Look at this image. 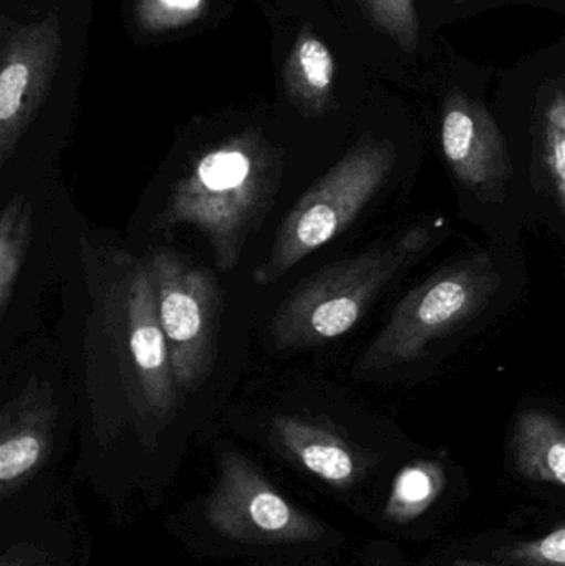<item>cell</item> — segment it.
Wrapping results in <instances>:
<instances>
[{"label":"cell","mask_w":565,"mask_h":566,"mask_svg":"<svg viewBox=\"0 0 565 566\" xmlns=\"http://www.w3.org/2000/svg\"><path fill=\"white\" fill-rule=\"evenodd\" d=\"M80 264L88 312L86 396L102 441L129 428L155 448L178 415L179 391L156 313L146 259L82 235Z\"/></svg>","instance_id":"cell-1"},{"label":"cell","mask_w":565,"mask_h":566,"mask_svg":"<svg viewBox=\"0 0 565 566\" xmlns=\"http://www.w3.org/2000/svg\"><path fill=\"white\" fill-rule=\"evenodd\" d=\"M282 169L281 149L261 132L232 136L202 153L176 182L155 229L192 226L208 239L216 268L231 272L274 206Z\"/></svg>","instance_id":"cell-2"},{"label":"cell","mask_w":565,"mask_h":566,"mask_svg":"<svg viewBox=\"0 0 565 566\" xmlns=\"http://www.w3.org/2000/svg\"><path fill=\"white\" fill-rule=\"evenodd\" d=\"M431 231L427 226H415L305 279L272 316L275 349L301 352L350 332L381 290L430 248Z\"/></svg>","instance_id":"cell-3"},{"label":"cell","mask_w":565,"mask_h":566,"mask_svg":"<svg viewBox=\"0 0 565 566\" xmlns=\"http://www.w3.org/2000/svg\"><path fill=\"white\" fill-rule=\"evenodd\" d=\"M397 163L391 139L365 136L299 198L278 229L271 252L252 272L261 286L274 285L308 255L347 231L387 182Z\"/></svg>","instance_id":"cell-4"},{"label":"cell","mask_w":565,"mask_h":566,"mask_svg":"<svg viewBox=\"0 0 565 566\" xmlns=\"http://www.w3.org/2000/svg\"><path fill=\"white\" fill-rule=\"evenodd\" d=\"M501 282L500 271L486 254L471 255L441 269L397 303L355 369L384 371L423 358L435 342L483 312Z\"/></svg>","instance_id":"cell-5"},{"label":"cell","mask_w":565,"mask_h":566,"mask_svg":"<svg viewBox=\"0 0 565 566\" xmlns=\"http://www.w3.org/2000/svg\"><path fill=\"white\" fill-rule=\"evenodd\" d=\"M146 264L176 388L191 395L205 385L218 358L221 290L208 269L178 252H153Z\"/></svg>","instance_id":"cell-6"},{"label":"cell","mask_w":565,"mask_h":566,"mask_svg":"<svg viewBox=\"0 0 565 566\" xmlns=\"http://www.w3.org/2000/svg\"><path fill=\"white\" fill-rule=\"evenodd\" d=\"M205 517L219 535L239 544H307L327 534L318 518L292 504L251 459L236 451L222 452L219 459Z\"/></svg>","instance_id":"cell-7"},{"label":"cell","mask_w":565,"mask_h":566,"mask_svg":"<svg viewBox=\"0 0 565 566\" xmlns=\"http://www.w3.org/2000/svg\"><path fill=\"white\" fill-rule=\"evenodd\" d=\"M62 56V25L55 12L22 23L0 17V168L15 156L42 109Z\"/></svg>","instance_id":"cell-8"},{"label":"cell","mask_w":565,"mask_h":566,"mask_svg":"<svg viewBox=\"0 0 565 566\" xmlns=\"http://www.w3.org/2000/svg\"><path fill=\"white\" fill-rule=\"evenodd\" d=\"M440 143L454 178L483 198L500 199L510 179L511 159L503 132L490 109L460 88L441 106Z\"/></svg>","instance_id":"cell-9"},{"label":"cell","mask_w":565,"mask_h":566,"mask_svg":"<svg viewBox=\"0 0 565 566\" xmlns=\"http://www.w3.org/2000/svg\"><path fill=\"white\" fill-rule=\"evenodd\" d=\"M59 409L52 389L30 381L0 412V499L20 491L49 459Z\"/></svg>","instance_id":"cell-10"},{"label":"cell","mask_w":565,"mask_h":566,"mask_svg":"<svg viewBox=\"0 0 565 566\" xmlns=\"http://www.w3.org/2000/svg\"><path fill=\"white\" fill-rule=\"evenodd\" d=\"M275 448L305 471L337 489H348L364 478V455L328 422L301 416H275L271 422Z\"/></svg>","instance_id":"cell-11"},{"label":"cell","mask_w":565,"mask_h":566,"mask_svg":"<svg viewBox=\"0 0 565 566\" xmlns=\"http://www.w3.org/2000/svg\"><path fill=\"white\" fill-rule=\"evenodd\" d=\"M289 103L304 118H321L335 108V60L311 23L295 36L282 69Z\"/></svg>","instance_id":"cell-12"},{"label":"cell","mask_w":565,"mask_h":566,"mask_svg":"<svg viewBox=\"0 0 565 566\" xmlns=\"http://www.w3.org/2000/svg\"><path fill=\"white\" fill-rule=\"evenodd\" d=\"M511 452L521 478L565 489V424L556 416L541 409L520 412Z\"/></svg>","instance_id":"cell-13"},{"label":"cell","mask_w":565,"mask_h":566,"mask_svg":"<svg viewBox=\"0 0 565 566\" xmlns=\"http://www.w3.org/2000/svg\"><path fill=\"white\" fill-rule=\"evenodd\" d=\"M444 485L447 472L438 462L414 461L405 465L391 485L384 517L391 524H411L437 502Z\"/></svg>","instance_id":"cell-14"},{"label":"cell","mask_w":565,"mask_h":566,"mask_svg":"<svg viewBox=\"0 0 565 566\" xmlns=\"http://www.w3.org/2000/svg\"><path fill=\"white\" fill-rule=\"evenodd\" d=\"M33 232L32 202L15 196L0 212V316H6Z\"/></svg>","instance_id":"cell-15"},{"label":"cell","mask_w":565,"mask_h":566,"mask_svg":"<svg viewBox=\"0 0 565 566\" xmlns=\"http://www.w3.org/2000/svg\"><path fill=\"white\" fill-rule=\"evenodd\" d=\"M541 158L565 218V88L544 93L536 116Z\"/></svg>","instance_id":"cell-16"},{"label":"cell","mask_w":565,"mask_h":566,"mask_svg":"<svg viewBox=\"0 0 565 566\" xmlns=\"http://www.w3.org/2000/svg\"><path fill=\"white\" fill-rule=\"evenodd\" d=\"M374 29L384 33L401 52H417L421 23L415 0H357Z\"/></svg>","instance_id":"cell-17"},{"label":"cell","mask_w":565,"mask_h":566,"mask_svg":"<svg viewBox=\"0 0 565 566\" xmlns=\"http://www.w3.org/2000/svg\"><path fill=\"white\" fill-rule=\"evenodd\" d=\"M211 0H136L135 22L145 35L185 29L208 13Z\"/></svg>","instance_id":"cell-18"},{"label":"cell","mask_w":565,"mask_h":566,"mask_svg":"<svg viewBox=\"0 0 565 566\" xmlns=\"http://www.w3.org/2000/svg\"><path fill=\"white\" fill-rule=\"evenodd\" d=\"M496 557L514 566H565V527L504 547Z\"/></svg>","instance_id":"cell-19"},{"label":"cell","mask_w":565,"mask_h":566,"mask_svg":"<svg viewBox=\"0 0 565 566\" xmlns=\"http://www.w3.org/2000/svg\"><path fill=\"white\" fill-rule=\"evenodd\" d=\"M0 566H52L49 554L33 544L12 545L3 552Z\"/></svg>","instance_id":"cell-20"},{"label":"cell","mask_w":565,"mask_h":566,"mask_svg":"<svg viewBox=\"0 0 565 566\" xmlns=\"http://www.w3.org/2000/svg\"><path fill=\"white\" fill-rule=\"evenodd\" d=\"M451 566H496V565H490L484 564V562H477V560H464V558H460V560H454Z\"/></svg>","instance_id":"cell-21"},{"label":"cell","mask_w":565,"mask_h":566,"mask_svg":"<svg viewBox=\"0 0 565 566\" xmlns=\"http://www.w3.org/2000/svg\"><path fill=\"white\" fill-rule=\"evenodd\" d=\"M453 2L457 3V6H463V3L471 2V0H453Z\"/></svg>","instance_id":"cell-22"}]
</instances>
